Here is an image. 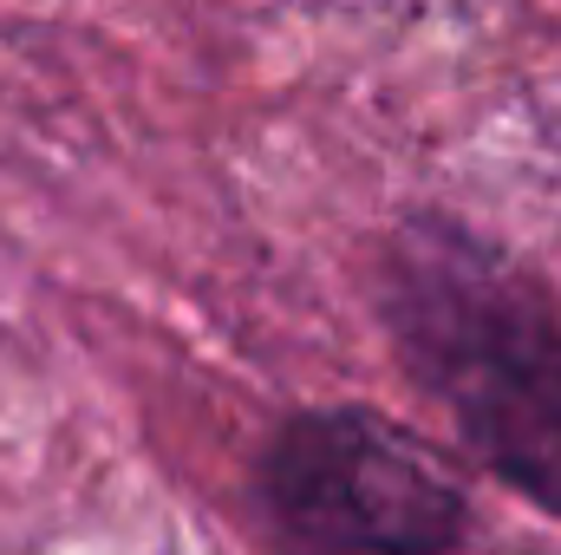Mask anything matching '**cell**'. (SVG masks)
Wrapping results in <instances>:
<instances>
[{"instance_id": "2", "label": "cell", "mask_w": 561, "mask_h": 555, "mask_svg": "<svg viewBox=\"0 0 561 555\" xmlns=\"http://www.w3.org/2000/svg\"><path fill=\"white\" fill-rule=\"evenodd\" d=\"M275 555H457L477 530L470 484L379 406H294L249 464Z\"/></svg>"}, {"instance_id": "1", "label": "cell", "mask_w": 561, "mask_h": 555, "mask_svg": "<svg viewBox=\"0 0 561 555\" xmlns=\"http://www.w3.org/2000/svg\"><path fill=\"white\" fill-rule=\"evenodd\" d=\"M399 373L444 412L477 471L561 530V307L483 229L405 209L366 262Z\"/></svg>"}]
</instances>
